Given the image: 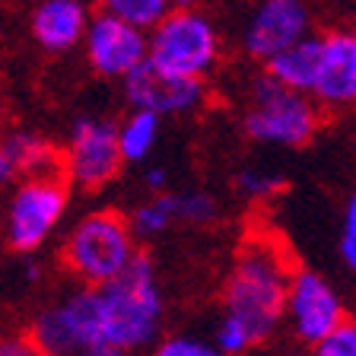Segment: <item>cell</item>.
I'll return each mask as SVG.
<instances>
[{"label": "cell", "mask_w": 356, "mask_h": 356, "mask_svg": "<svg viewBox=\"0 0 356 356\" xmlns=\"http://www.w3.org/2000/svg\"><path fill=\"white\" fill-rule=\"evenodd\" d=\"M289 274L293 267L277 238H245L222 280V312L210 341L226 356H248L270 341L283 325Z\"/></svg>", "instance_id": "obj_1"}, {"label": "cell", "mask_w": 356, "mask_h": 356, "mask_svg": "<svg viewBox=\"0 0 356 356\" xmlns=\"http://www.w3.org/2000/svg\"><path fill=\"white\" fill-rule=\"evenodd\" d=\"M96 305L105 343L124 347L131 353L153 347L165 327V296L153 258L137 252V258L118 277L99 283Z\"/></svg>", "instance_id": "obj_2"}, {"label": "cell", "mask_w": 356, "mask_h": 356, "mask_svg": "<svg viewBox=\"0 0 356 356\" xmlns=\"http://www.w3.org/2000/svg\"><path fill=\"white\" fill-rule=\"evenodd\" d=\"M140 252V238L121 210H89L76 216L60 245V264L83 286H99L118 277Z\"/></svg>", "instance_id": "obj_3"}, {"label": "cell", "mask_w": 356, "mask_h": 356, "mask_svg": "<svg viewBox=\"0 0 356 356\" xmlns=\"http://www.w3.org/2000/svg\"><path fill=\"white\" fill-rule=\"evenodd\" d=\"M321 127V108L312 96L274 83L261 70L248 86V102L242 115V131L248 140L274 149H296L312 143Z\"/></svg>", "instance_id": "obj_4"}, {"label": "cell", "mask_w": 356, "mask_h": 356, "mask_svg": "<svg viewBox=\"0 0 356 356\" xmlns=\"http://www.w3.org/2000/svg\"><path fill=\"white\" fill-rule=\"evenodd\" d=\"M147 60L169 74L207 80L222 60L220 26L204 10H169L147 32Z\"/></svg>", "instance_id": "obj_5"}, {"label": "cell", "mask_w": 356, "mask_h": 356, "mask_svg": "<svg viewBox=\"0 0 356 356\" xmlns=\"http://www.w3.org/2000/svg\"><path fill=\"white\" fill-rule=\"evenodd\" d=\"M70 207V185L60 172L22 175L3 210V236L19 254H35L54 238Z\"/></svg>", "instance_id": "obj_6"}, {"label": "cell", "mask_w": 356, "mask_h": 356, "mask_svg": "<svg viewBox=\"0 0 356 356\" xmlns=\"http://www.w3.org/2000/svg\"><path fill=\"white\" fill-rule=\"evenodd\" d=\"M124 169L115 121L102 115H80L70 121L58 172L76 191H102Z\"/></svg>", "instance_id": "obj_7"}, {"label": "cell", "mask_w": 356, "mask_h": 356, "mask_svg": "<svg viewBox=\"0 0 356 356\" xmlns=\"http://www.w3.org/2000/svg\"><path fill=\"white\" fill-rule=\"evenodd\" d=\"M29 337L44 356H74L89 343H105L99 331L96 286H74L35 312Z\"/></svg>", "instance_id": "obj_8"}, {"label": "cell", "mask_w": 356, "mask_h": 356, "mask_svg": "<svg viewBox=\"0 0 356 356\" xmlns=\"http://www.w3.org/2000/svg\"><path fill=\"white\" fill-rule=\"evenodd\" d=\"M343 318H347L343 299L327 283V277H321L318 270H309V267H299V270L289 274L283 321L289 325L293 341L302 343V347H312L325 334H331Z\"/></svg>", "instance_id": "obj_9"}, {"label": "cell", "mask_w": 356, "mask_h": 356, "mask_svg": "<svg viewBox=\"0 0 356 356\" xmlns=\"http://www.w3.org/2000/svg\"><path fill=\"white\" fill-rule=\"evenodd\" d=\"M315 32V13L309 0H254L238 32L245 58L264 64L286 44Z\"/></svg>", "instance_id": "obj_10"}, {"label": "cell", "mask_w": 356, "mask_h": 356, "mask_svg": "<svg viewBox=\"0 0 356 356\" xmlns=\"http://www.w3.org/2000/svg\"><path fill=\"white\" fill-rule=\"evenodd\" d=\"M121 83V96L131 108L153 111L159 118H181V115H194L200 105L207 102V80H191V76L169 74L163 67L137 64Z\"/></svg>", "instance_id": "obj_11"}, {"label": "cell", "mask_w": 356, "mask_h": 356, "mask_svg": "<svg viewBox=\"0 0 356 356\" xmlns=\"http://www.w3.org/2000/svg\"><path fill=\"white\" fill-rule=\"evenodd\" d=\"M80 48L89 70L96 76H102V80H124L134 67L147 60V32L118 19V16L96 10L89 16V26L83 32Z\"/></svg>", "instance_id": "obj_12"}, {"label": "cell", "mask_w": 356, "mask_h": 356, "mask_svg": "<svg viewBox=\"0 0 356 356\" xmlns=\"http://www.w3.org/2000/svg\"><path fill=\"white\" fill-rule=\"evenodd\" d=\"M312 102L327 111H347L356 105V32L331 29L318 35Z\"/></svg>", "instance_id": "obj_13"}, {"label": "cell", "mask_w": 356, "mask_h": 356, "mask_svg": "<svg viewBox=\"0 0 356 356\" xmlns=\"http://www.w3.org/2000/svg\"><path fill=\"white\" fill-rule=\"evenodd\" d=\"M89 0H38L29 13L32 42L48 54H67L80 48L89 26Z\"/></svg>", "instance_id": "obj_14"}, {"label": "cell", "mask_w": 356, "mask_h": 356, "mask_svg": "<svg viewBox=\"0 0 356 356\" xmlns=\"http://www.w3.org/2000/svg\"><path fill=\"white\" fill-rule=\"evenodd\" d=\"M315 60H318V32H309L305 38L286 44L283 51L264 60V74L286 89H296L309 96L315 80Z\"/></svg>", "instance_id": "obj_15"}, {"label": "cell", "mask_w": 356, "mask_h": 356, "mask_svg": "<svg viewBox=\"0 0 356 356\" xmlns=\"http://www.w3.org/2000/svg\"><path fill=\"white\" fill-rule=\"evenodd\" d=\"M10 159H13L16 172L22 175H42V172H58L60 165V149L54 147L42 131H29V127H13L3 137Z\"/></svg>", "instance_id": "obj_16"}, {"label": "cell", "mask_w": 356, "mask_h": 356, "mask_svg": "<svg viewBox=\"0 0 356 356\" xmlns=\"http://www.w3.org/2000/svg\"><path fill=\"white\" fill-rule=\"evenodd\" d=\"M115 134H118V149L124 165H143L149 163L156 143L163 137V118L153 111L131 108L121 121H115Z\"/></svg>", "instance_id": "obj_17"}, {"label": "cell", "mask_w": 356, "mask_h": 356, "mask_svg": "<svg viewBox=\"0 0 356 356\" xmlns=\"http://www.w3.org/2000/svg\"><path fill=\"white\" fill-rule=\"evenodd\" d=\"M134 236L140 238H159L165 232H172L175 226H181L178 216V191H156L147 200H140L127 216Z\"/></svg>", "instance_id": "obj_18"}, {"label": "cell", "mask_w": 356, "mask_h": 356, "mask_svg": "<svg viewBox=\"0 0 356 356\" xmlns=\"http://www.w3.org/2000/svg\"><path fill=\"white\" fill-rule=\"evenodd\" d=\"M96 7L102 13H111L137 29L149 32L172 10V0H96Z\"/></svg>", "instance_id": "obj_19"}, {"label": "cell", "mask_w": 356, "mask_h": 356, "mask_svg": "<svg viewBox=\"0 0 356 356\" xmlns=\"http://www.w3.org/2000/svg\"><path fill=\"white\" fill-rule=\"evenodd\" d=\"M149 356H226L210 337L194 331H175L165 334L149 347Z\"/></svg>", "instance_id": "obj_20"}, {"label": "cell", "mask_w": 356, "mask_h": 356, "mask_svg": "<svg viewBox=\"0 0 356 356\" xmlns=\"http://www.w3.org/2000/svg\"><path fill=\"white\" fill-rule=\"evenodd\" d=\"M283 185H286V175L267 169V165H245L236 175L238 194L248 200H270L277 191H283Z\"/></svg>", "instance_id": "obj_21"}, {"label": "cell", "mask_w": 356, "mask_h": 356, "mask_svg": "<svg viewBox=\"0 0 356 356\" xmlns=\"http://www.w3.org/2000/svg\"><path fill=\"white\" fill-rule=\"evenodd\" d=\"M178 216L185 226H207L220 216V200L210 191H200V188L178 191Z\"/></svg>", "instance_id": "obj_22"}, {"label": "cell", "mask_w": 356, "mask_h": 356, "mask_svg": "<svg viewBox=\"0 0 356 356\" xmlns=\"http://www.w3.org/2000/svg\"><path fill=\"white\" fill-rule=\"evenodd\" d=\"M309 356H356V321L343 318L331 334L309 347Z\"/></svg>", "instance_id": "obj_23"}, {"label": "cell", "mask_w": 356, "mask_h": 356, "mask_svg": "<svg viewBox=\"0 0 356 356\" xmlns=\"http://www.w3.org/2000/svg\"><path fill=\"white\" fill-rule=\"evenodd\" d=\"M0 356H44V353L35 347L29 334H7V337H0Z\"/></svg>", "instance_id": "obj_24"}, {"label": "cell", "mask_w": 356, "mask_h": 356, "mask_svg": "<svg viewBox=\"0 0 356 356\" xmlns=\"http://www.w3.org/2000/svg\"><path fill=\"white\" fill-rule=\"evenodd\" d=\"M169 169L165 165H159V163H149L147 169H143V188H147L149 194H156V191H169Z\"/></svg>", "instance_id": "obj_25"}, {"label": "cell", "mask_w": 356, "mask_h": 356, "mask_svg": "<svg viewBox=\"0 0 356 356\" xmlns=\"http://www.w3.org/2000/svg\"><path fill=\"white\" fill-rule=\"evenodd\" d=\"M16 178H19V172H16V165H13V159H10L7 147H3V140H0V191L13 185Z\"/></svg>", "instance_id": "obj_26"}, {"label": "cell", "mask_w": 356, "mask_h": 356, "mask_svg": "<svg viewBox=\"0 0 356 356\" xmlns=\"http://www.w3.org/2000/svg\"><path fill=\"white\" fill-rule=\"evenodd\" d=\"M74 356H137V353H131L124 347H115V343H89V347L76 350Z\"/></svg>", "instance_id": "obj_27"}, {"label": "cell", "mask_w": 356, "mask_h": 356, "mask_svg": "<svg viewBox=\"0 0 356 356\" xmlns=\"http://www.w3.org/2000/svg\"><path fill=\"white\" fill-rule=\"evenodd\" d=\"M343 238H356V191L347 197V204H343Z\"/></svg>", "instance_id": "obj_28"}, {"label": "cell", "mask_w": 356, "mask_h": 356, "mask_svg": "<svg viewBox=\"0 0 356 356\" xmlns=\"http://www.w3.org/2000/svg\"><path fill=\"white\" fill-rule=\"evenodd\" d=\"M337 254H341L343 267H350V270H356V238H343L337 242Z\"/></svg>", "instance_id": "obj_29"}, {"label": "cell", "mask_w": 356, "mask_h": 356, "mask_svg": "<svg viewBox=\"0 0 356 356\" xmlns=\"http://www.w3.org/2000/svg\"><path fill=\"white\" fill-rule=\"evenodd\" d=\"M185 7H197V0H172V10H185Z\"/></svg>", "instance_id": "obj_30"}]
</instances>
